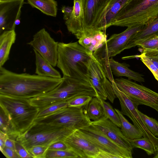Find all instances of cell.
Returning <instances> with one entry per match:
<instances>
[{
    "label": "cell",
    "instance_id": "obj_1",
    "mask_svg": "<svg viewBox=\"0 0 158 158\" xmlns=\"http://www.w3.org/2000/svg\"><path fill=\"white\" fill-rule=\"evenodd\" d=\"M59 78L17 73L0 67V94L30 99L43 95L61 83Z\"/></svg>",
    "mask_w": 158,
    "mask_h": 158
},
{
    "label": "cell",
    "instance_id": "obj_2",
    "mask_svg": "<svg viewBox=\"0 0 158 158\" xmlns=\"http://www.w3.org/2000/svg\"><path fill=\"white\" fill-rule=\"evenodd\" d=\"M57 56L56 66L63 75L90 82L89 68L96 59L93 52L83 47L78 42H59Z\"/></svg>",
    "mask_w": 158,
    "mask_h": 158
},
{
    "label": "cell",
    "instance_id": "obj_3",
    "mask_svg": "<svg viewBox=\"0 0 158 158\" xmlns=\"http://www.w3.org/2000/svg\"><path fill=\"white\" fill-rule=\"evenodd\" d=\"M0 106L8 117L16 138L33 124L39 112L28 99L2 94H0Z\"/></svg>",
    "mask_w": 158,
    "mask_h": 158
},
{
    "label": "cell",
    "instance_id": "obj_4",
    "mask_svg": "<svg viewBox=\"0 0 158 158\" xmlns=\"http://www.w3.org/2000/svg\"><path fill=\"white\" fill-rule=\"evenodd\" d=\"M81 95L95 97L96 93L90 82L63 75L62 81L54 89L43 95L29 99L39 111L52 104L68 101Z\"/></svg>",
    "mask_w": 158,
    "mask_h": 158
},
{
    "label": "cell",
    "instance_id": "obj_5",
    "mask_svg": "<svg viewBox=\"0 0 158 158\" xmlns=\"http://www.w3.org/2000/svg\"><path fill=\"white\" fill-rule=\"evenodd\" d=\"M158 14V0H131L119 11L111 26L145 25Z\"/></svg>",
    "mask_w": 158,
    "mask_h": 158
},
{
    "label": "cell",
    "instance_id": "obj_6",
    "mask_svg": "<svg viewBox=\"0 0 158 158\" xmlns=\"http://www.w3.org/2000/svg\"><path fill=\"white\" fill-rule=\"evenodd\" d=\"M77 130L50 124L34 123L23 134L15 140L20 143L27 150L33 146H49L58 141H64Z\"/></svg>",
    "mask_w": 158,
    "mask_h": 158
},
{
    "label": "cell",
    "instance_id": "obj_7",
    "mask_svg": "<svg viewBox=\"0 0 158 158\" xmlns=\"http://www.w3.org/2000/svg\"><path fill=\"white\" fill-rule=\"evenodd\" d=\"M84 107L68 106L45 116L36 118L34 123H44L78 130L89 126L91 120Z\"/></svg>",
    "mask_w": 158,
    "mask_h": 158
},
{
    "label": "cell",
    "instance_id": "obj_8",
    "mask_svg": "<svg viewBox=\"0 0 158 158\" xmlns=\"http://www.w3.org/2000/svg\"><path fill=\"white\" fill-rule=\"evenodd\" d=\"M143 25L129 26L121 33L112 35L101 47L93 52L94 56L101 63L104 69L107 68L109 59L126 49L130 41Z\"/></svg>",
    "mask_w": 158,
    "mask_h": 158
},
{
    "label": "cell",
    "instance_id": "obj_9",
    "mask_svg": "<svg viewBox=\"0 0 158 158\" xmlns=\"http://www.w3.org/2000/svg\"><path fill=\"white\" fill-rule=\"evenodd\" d=\"M114 81L119 89L134 103L149 106L158 112V93L129 79L121 77Z\"/></svg>",
    "mask_w": 158,
    "mask_h": 158
},
{
    "label": "cell",
    "instance_id": "obj_10",
    "mask_svg": "<svg viewBox=\"0 0 158 158\" xmlns=\"http://www.w3.org/2000/svg\"><path fill=\"white\" fill-rule=\"evenodd\" d=\"M112 83L114 93L120 102L121 112L132 120L134 125L140 131L143 137L149 140L156 149L158 146V138L154 136L144 124L138 112L139 105L133 102L119 89L114 81Z\"/></svg>",
    "mask_w": 158,
    "mask_h": 158
},
{
    "label": "cell",
    "instance_id": "obj_11",
    "mask_svg": "<svg viewBox=\"0 0 158 158\" xmlns=\"http://www.w3.org/2000/svg\"><path fill=\"white\" fill-rule=\"evenodd\" d=\"M81 134L100 150L117 155L119 158H132V152L122 147L110 139L91 123L78 130Z\"/></svg>",
    "mask_w": 158,
    "mask_h": 158
},
{
    "label": "cell",
    "instance_id": "obj_12",
    "mask_svg": "<svg viewBox=\"0 0 158 158\" xmlns=\"http://www.w3.org/2000/svg\"><path fill=\"white\" fill-rule=\"evenodd\" d=\"M89 73L90 82L97 93V97L105 100L108 99L113 103L117 97L112 83L107 79L101 63L96 58L90 65Z\"/></svg>",
    "mask_w": 158,
    "mask_h": 158
},
{
    "label": "cell",
    "instance_id": "obj_13",
    "mask_svg": "<svg viewBox=\"0 0 158 158\" xmlns=\"http://www.w3.org/2000/svg\"><path fill=\"white\" fill-rule=\"evenodd\" d=\"M30 45L53 67L56 66L58 42H56L43 28L36 33Z\"/></svg>",
    "mask_w": 158,
    "mask_h": 158
},
{
    "label": "cell",
    "instance_id": "obj_14",
    "mask_svg": "<svg viewBox=\"0 0 158 158\" xmlns=\"http://www.w3.org/2000/svg\"><path fill=\"white\" fill-rule=\"evenodd\" d=\"M68 149L75 153L78 158H97L100 150L94 144L83 136L77 130L64 141Z\"/></svg>",
    "mask_w": 158,
    "mask_h": 158
},
{
    "label": "cell",
    "instance_id": "obj_15",
    "mask_svg": "<svg viewBox=\"0 0 158 158\" xmlns=\"http://www.w3.org/2000/svg\"><path fill=\"white\" fill-rule=\"evenodd\" d=\"M91 123L110 139L119 145L132 152L133 147L128 139L123 134L116 125L105 116Z\"/></svg>",
    "mask_w": 158,
    "mask_h": 158
},
{
    "label": "cell",
    "instance_id": "obj_16",
    "mask_svg": "<svg viewBox=\"0 0 158 158\" xmlns=\"http://www.w3.org/2000/svg\"><path fill=\"white\" fill-rule=\"evenodd\" d=\"M24 0L0 3V34L15 29V21L19 19Z\"/></svg>",
    "mask_w": 158,
    "mask_h": 158
},
{
    "label": "cell",
    "instance_id": "obj_17",
    "mask_svg": "<svg viewBox=\"0 0 158 158\" xmlns=\"http://www.w3.org/2000/svg\"><path fill=\"white\" fill-rule=\"evenodd\" d=\"M76 37L81 45L93 53L107 40L106 32L93 28H85Z\"/></svg>",
    "mask_w": 158,
    "mask_h": 158
},
{
    "label": "cell",
    "instance_id": "obj_18",
    "mask_svg": "<svg viewBox=\"0 0 158 158\" xmlns=\"http://www.w3.org/2000/svg\"><path fill=\"white\" fill-rule=\"evenodd\" d=\"M86 0H73L72 14L65 24L68 31L76 37L85 29L84 16Z\"/></svg>",
    "mask_w": 158,
    "mask_h": 158
},
{
    "label": "cell",
    "instance_id": "obj_19",
    "mask_svg": "<svg viewBox=\"0 0 158 158\" xmlns=\"http://www.w3.org/2000/svg\"><path fill=\"white\" fill-rule=\"evenodd\" d=\"M110 1L86 0L84 16L85 28H95Z\"/></svg>",
    "mask_w": 158,
    "mask_h": 158
},
{
    "label": "cell",
    "instance_id": "obj_20",
    "mask_svg": "<svg viewBox=\"0 0 158 158\" xmlns=\"http://www.w3.org/2000/svg\"><path fill=\"white\" fill-rule=\"evenodd\" d=\"M131 0H110L94 29L106 32L121 10Z\"/></svg>",
    "mask_w": 158,
    "mask_h": 158
},
{
    "label": "cell",
    "instance_id": "obj_21",
    "mask_svg": "<svg viewBox=\"0 0 158 158\" xmlns=\"http://www.w3.org/2000/svg\"><path fill=\"white\" fill-rule=\"evenodd\" d=\"M129 65L124 63H120L110 58L107 63L108 73L113 74L118 77L124 76L137 81L142 82L144 81V78L141 74L130 69Z\"/></svg>",
    "mask_w": 158,
    "mask_h": 158
},
{
    "label": "cell",
    "instance_id": "obj_22",
    "mask_svg": "<svg viewBox=\"0 0 158 158\" xmlns=\"http://www.w3.org/2000/svg\"><path fill=\"white\" fill-rule=\"evenodd\" d=\"M15 29L4 31L0 35V67L9 59L11 47L16 40Z\"/></svg>",
    "mask_w": 158,
    "mask_h": 158
},
{
    "label": "cell",
    "instance_id": "obj_23",
    "mask_svg": "<svg viewBox=\"0 0 158 158\" xmlns=\"http://www.w3.org/2000/svg\"><path fill=\"white\" fill-rule=\"evenodd\" d=\"M158 35V14L150 21L144 25L129 44L127 49L135 47L137 42Z\"/></svg>",
    "mask_w": 158,
    "mask_h": 158
},
{
    "label": "cell",
    "instance_id": "obj_24",
    "mask_svg": "<svg viewBox=\"0 0 158 158\" xmlns=\"http://www.w3.org/2000/svg\"><path fill=\"white\" fill-rule=\"evenodd\" d=\"M35 58V73L38 75L54 78H62L57 70L36 50L33 49Z\"/></svg>",
    "mask_w": 158,
    "mask_h": 158
},
{
    "label": "cell",
    "instance_id": "obj_25",
    "mask_svg": "<svg viewBox=\"0 0 158 158\" xmlns=\"http://www.w3.org/2000/svg\"><path fill=\"white\" fill-rule=\"evenodd\" d=\"M118 114L121 123V130L123 135L129 140L142 138L139 130L134 125L130 123L118 109H114Z\"/></svg>",
    "mask_w": 158,
    "mask_h": 158
},
{
    "label": "cell",
    "instance_id": "obj_26",
    "mask_svg": "<svg viewBox=\"0 0 158 158\" xmlns=\"http://www.w3.org/2000/svg\"><path fill=\"white\" fill-rule=\"evenodd\" d=\"M32 7L38 9L46 15L55 17L57 13V3L54 0H27Z\"/></svg>",
    "mask_w": 158,
    "mask_h": 158
},
{
    "label": "cell",
    "instance_id": "obj_27",
    "mask_svg": "<svg viewBox=\"0 0 158 158\" xmlns=\"http://www.w3.org/2000/svg\"><path fill=\"white\" fill-rule=\"evenodd\" d=\"M85 113L90 120L96 121L104 116L103 107L97 97H93L84 107Z\"/></svg>",
    "mask_w": 158,
    "mask_h": 158
},
{
    "label": "cell",
    "instance_id": "obj_28",
    "mask_svg": "<svg viewBox=\"0 0 158 158\" xmlns=\"http://www.w3.org/2000/svg\"><path fill=\"white\" fill-rule=\"evenodd\" d=\"M102 105L104 110V116L110 119L118 127L121 128V123L119 116L112 106L108 102L98 97Z\"/></svg>",
    "mask_w": 158,
    "mask_h": 158
},
{
    "label": "cell",
    "instance_id": "obj_29",
    "mask_svg": "<svg viewBox=\"0 0 158 158\" xmlns=\"http://www.w3.org/2000/svg\"><path fill=\"white\" fill-rule=\"evenodd\" d=\"M133 148H139L144 150L148 156L154 154L155 148L153 144L148 139L141 138L129 140Z\"/></svg>",
    "mask_w": 158,
    "mask_h": 158
},
{
    "label": "cell",
    "instance_id": "obj_30",
    "mask_svg": "<svg viewBox=\"0 0 158 158\" xmlns=\"http://www.w3.org/2000/svg\"><path fill=\"white\" fill-rule=\"evenodd\" d=\"M0 131L7 134L9 137L15 140L16 136L9 119L2 109L0 110Z\"/></svg>",
    "mask_w": 158,
    "mask_h": 158
},
{
    "label": "cell",
    "instance_id": "obj_31",
    "mask_svg": "<svg viewBox=\"0 0 158 158\" xmlns=\"http://www.w3.org/2000/svg\"><path fill=\"white\" fill-rule=\"evenodd\" d=\"M68 106V102L67 101L52 104L39 111L36 118L45 116Z\"/></svg>",
    "mask_w": 158,
    "mask_h": 158
},
{
    "label": "cell",
    "instance_id": "obj_32",
    "mask_svg": "<svg viewBox=\"0 0 158 158\" xmlns=\"http://www.w3.org/2000/svg\"><path fill=\"white\" fill-rule=\"evenodd\" d=\"M143 122L149 130L155 137L158 136V121L156 119L150 117L138 110Z\"/></svg>",
    "mask_w": 158,
    "mask_h": 158
},
{
    "label": "cell",
    "instance_id": "obj_33",
    "mask_svg": "<svg viewBox=\"0 0 158 158\" xmlns=\"http://www.w3.org/2000/svg\"><path fill=\"white\" fill-rule=\"evenodd\" d=\"M93 97L87 95L76 96L68 101V106L77 107H85Z\"/></svg>",
    "mask_w": 158,
    "mask_h": 158
},
{
    "label": "cell",
    "instance_id": "obj_34",
    "mask_svg": "<svg viewBox=\"0 0 158 158\" xmlns=\"http://www.w3.org/2000/svg\"><path fill=\"white\" fill-rule=\"evenodd\" d=\"M78 158L74 152L69 150H51L48 149L46 158Z\"/></svg>",
    "mask_w": 158,
    "mask_h": 158
},
{
    "label": "cell",
    "instance_id": "obj_35",
    "mask_svg": "<svg viewBox=\"0 0 158 158\" xmlns=\"http://www.w3.org/2000/svg\"><path fill=\"white\" fill-rule=\"evenodd\" d=\"M139 46L143 49L158 50V35L154 36L139 41L135 44V47Z\"/></svg>",
    "mask_w": 158,
    "mask_h": 158
},
{
    "label": "cell",
    "instance_id": "obj_36",
    "mask_svg": "<svg viewBox=\"0 0 158 158\" xmlns=\"http://www.w3.org/2000/svg\"><path fill=\"white\" fill-rule=\"evenodd\" d=\"M49 146L37 145L32 146L27 151L31 158H46Z\"/></svg>",
    "mask_w": 158,
    "mask_h": 158
},
{
    "label": "cell",
    "instance_id": "obj_37",
    "mask_svg": "<svg viewBox=\"0 0 158 158\" xmlns=\"http://www.w3.org/2000/svg\"><path fill=\"white\" fill-rule=\"evenodd\" d=\"M136 57L140 58L141 61L150 70L155 78L158 81V69L150 59L143 52L141 54L137 56Z\"/></svg>",
    "mask_w": 158,
    "mask_h": 158
},
{
    "label": "cell",
    "instance_id": "obj_38",
    "mask_svg": "<svg viewBox=\"0 0 158 158\" xmlns=\"http://www.w3.org/2000/svg\"><path fill=\"white\" fill-rule=\"evenodd\" d=\"M15 151L19 158H31L27 150L20 143L15 140Z\"/></svg>",
    "mask_w": 158,
    "mask_h": 158
},
{
    "label": "cell",
    "instance_id": "obj_39",
    "mask_svg": "<svg viewBox=\"0 0 158 158\" xmlns=\"http://www.w3.org/2000/svg\"><path fill=\"white\" fill-rule=\"evenodd\" d=\"M143 52L150 59L158 69V50L143 49Z\"/></svg>",
    "mask_w": 158,
    "mask_h": 158
},
{
    "label": "cell",
    "instance_id": "obj_40",
    "mask_svg": "<svg viewBox=\"0 0 158 158\" xmlns=\"http://www.w3.org/2000/svg\"><path fill=\"white\" fill-rule=\"evenodd\" d=\"M48 149L51 150H69L66 144L62 141L55 142L50 145Z\"/></svg>",
    "mask_w": 158,
    "mask_h": 158
},
{
    "label": "cell",
    "instance_id": "obj_41",
    "mask_svg": "<svg viewBox=\"0 0 158 158\" xmlns=\"http://www.w3.org/2000/svg\"><path fill=\"white\" fill-rule=\"evenodd\" d=\"M4 156L7 158H19L15 151L5 146L1 151Z\"/></svg>",
    "mask_w": 158,
    "mask_h": 158
},
{
    "label": "cell",
    "instance_id": "obj_42",
    "mask_svg": "<svg viewBox=\"0 0 158 158\" xmlns=\"http://www.w3.org/2000/svg\"><path fill=\"white\" fill-rule=\"evenodd\" d=\"M73 6L71 7L64 6L61 8V11L63 13V19L66 21L71 17L73 10Z\"/></svg>",
    "mask_w": 158,
    "mask_h": 158
},
{
    "label": "cell",
    "instance_id": "obj_43",
    "mask_svg": "<svg viewBox=\"0 0 158 158\" xmlns=\"http://www.w3.org/2000/svg\"><path fill=\"white\" fill-rule=\"evenodd\" d=\"M97 158H119L118 156L111 153L100 150Z\"/></svg>",
    "mask_w": 158,
    "mask_h": 158
},
{
    "label": "cell",
    "instance_id": "obj_44",
    "mask_svg": "<svg viewBox=\"0 0 158 158\" xmlns=\"http://www.w3.org/2000/svg\"><path fill=\"white\" fill-rule=\"evenodd\" d=\"M9 137L8 135L0 131V149L1 151L5 146V143L6 139Z\"/></svg>",
    "mask_w": 158,
    "mask_h": 158
},
{
    "label": "cell",
    "instance_id": "obj_45",
    "mask_svg": "<svg viewBox=\"0 0 158 158\" xmlns=\"http://www.w3.org/2000/svg\"><path fill=\"white\" fill-rule=\"evenodd\" d=\"M5 146L15 151V140L8 137L6 139Z\"/></svg>",
    "mask_w": 158,
    "mask_h": 158
},
{
    "label": "cell",
    "instance_id": "obj_46",
    "mask_svg": "<svg viewBox=\"0 0 158 158\" xmlns=\"http://www.w3.org/2000/svg\"><path fill=\"white\" fill-rule=\"evenodd\" d=\"M153 158H158V146L155 149Z\"/></svg>",
    "mask_w": 158,
    "mask_h": 158
},
{
    "label": "cell",
    "instance_id": "obj_47",
    "mask_svg": "<svg viewBox=\"0 0 158 158\" xmlns=\"http://www.w3.org/2000/svg\"><path fill=\"white\" fill-rule=\"evenodd\" d=\"M22 0H0V3H4L7 2H12L17 1H20Z\"/></svg>",
    "mask_w": 158,
    "mask_h": 158
}]
</instances>
